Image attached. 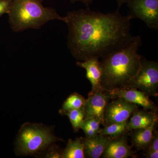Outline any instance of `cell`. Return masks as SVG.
Returning a JSON list of instances; mask_svg holds the SVG:
<instances>
[{
    "mask_svg": "<svg viewBox=\"0 0 158 158\" xmlns=\"http://www.w3.org/2000/svg\"><path fill=\"white\" fill-rule=\"evenodd\" d=\"M111 100L105 111V125L127 122L131 115L138 109L137 105L122 98H116Z\"/></svg>",
    "mask_w": 158,
    "mask_h": 158,
    "instance_id": "52a82bcc",
    "label": "cell"
},
{
    "mask_svg": "<svg viewBox=\"0 0 158 158\" xmlns=\"http://www.w3.org/2000/svg\"><path fill=\"white\" fill-rule=\"evenodd\" d=\"M127 6L132 19H141L150 29L158 30V0H132Z\"/></svg>",
    "mask_w": 158,
    "mask_h": 158,
    "instance_id": "8992f818",
    "label": "cell"
},
{
    "mask_svg": "<svg viewBox=\"0 0 158 158\" xmlns=\"http://www.w3.org/2000/svg\"><path fill=\"white\" fill-rule=\"evenodd\" d=\"M116 1L117 3H118V8L119 9V8L123 4H127V3L130 2L132 1V0H116Z\"/></svg>",
    "mask_w": 158,
    "mask_h": 158,
    "instance_id": "d4e9b609",
    "label": "cell"
},
{
    "mask_svg": "<svg viewBox=\"0 0 158 158\" xmlns=\"http://www.w3.org/2000/svg\"><path fill=\"white\" fill-rule=\"evenodd\" d=\"M64 115H66L69 118L74 131L75 132L78 131L79 130L81 129L82 125L85 120L83 109L70 110L66 112Z\"/></svg>",
    "mask_w": 158,
    "mask_h": 158,
    "instance_id": "ac0fdd59",
    "label": "cell"
},
{
    "mask_svg": "<svg viewBox=\"0 0 158 158\" xmlns=\"http://www.w3.org/2000/svg\"><path fill=\"white\" fill-rule=\"evenodd\" d=\"M85 101V98L81 94L77 93L72 94L63 102L62 108L59 110V113L64 115L70 110L83 109Z\"/></svg>",
    "mask_w": 158,
    "mask_h": 158,
    "instance_id": "2e32d148",
    "label": "cell"
},
{
    "mask_svg": "<svg viewBox=\"0 0 158 158\" xmlns=\"http://www.w3.org/2000/svg\"><path fill=\"white\" fill-rule=\"evenodd\" d=\"M45 150H48L47 153L46 155V157L62 158V150L59 149L56 145L52 144Z\"/></svg>",
    "mask_w": 158,
    "mask_h": 158,
    "instance_id": "ffe728a7",
    "label": "cell"
},
{
    "mask_svg": "<svg viewBox=\"0 0 158 158\" xmlns=\"http://www.w3.org/2000/svg\"><path fill=\"white\" fill-rule=\"evenodd\" d=\"M101 123L97 119L94 118H90L85 119L81 127V129L87 128L96 132L98 134L100 130Z\"/></svg>",
    "mask_w": 158,
    "mask_h": 158,
    "instance_id": "d6986e66",
    "label": "cell"
},
{
    "mask_svg": "<svg viewBox=\"0 0 158 158\" xmlns=\"http://www.w3.org/2000/svg\"><path fill=\"white\" fill-rule=\"evenodd\" d=\"M139 36H133L126 45L102 59V86L105 91L126 88L141 66Z\"/></svg>",
    "mask_w": 158,
    "mask_h": 158,
    "instance_id": "7a4b0ae2",
    "label": "cell"
},
{
    "mask_svg": "<svg viewBox=\"0 0 158 158\" xmlns=\"http://www.w3.org/2000/svg\"><path fill=\"white\" fill-rule=\"evenodd\" d=\"M134 152L128 144L125 135L112 139L102 156L104 158H127L134 156Z\"/></svg>",
    "mask_w": 158,
    "mask_h": 158,
    "instance_id": "7c38bea8",
    "label": "cell"
},
{
    "mask_svg": "<svg viewBox=\"0 0 158 158\" xmlns=\"http://www.w3.org/2000/svg\"><path fill=\"white\" fill-rule=\"evenodd\" d=\"M145 157L147 158H158V152H146V154H145Z\"/></svg>",
    "mask_w": 158,
    "mask_h": 158,
    "instance_id": "603a6c76",
    "label": "cell"
},
{
    "mask_svg": "<svg viewBox=\"0 0 158 158\" xmlns=\"http://www.w3.org/2000/svg\"><path fill=\"white\" fill-rule=\"evenodd\" d=\"M63 141L52 129L44 125L26 123L20 129L15 141V151L19 156L39 154L57 141Z\"/></svg>",
    "mask_w": 158,
    "mask_h": 158,
    "instance_id": "277c9868",
    "label": "cell"
},
{
    "mask_svg": "<svg viewBox=\"0 0 158 158\" xmlns=\"http://www.w3.org/2000/svg\"><path fill=\"white\" fill-rule=\"evenodd\" d=\"M11 5V0H0V17L6 13L9 14Z\"/></svg>",
    "mask_w": 158,
    "mask_h": 158,
    "instance_id": "44dd1931",
    "label": "cell"
},
{
    "mask_svg": "<svg viewBox=\"0 0 158 158\" xmlns=\"http://www.w3.org/2000/svg\"><path fill=\"white\" fill-rule=\"evenodd\" d=\"M145 149H146V152H158V135L156 131H155L152 140Z\"/></svg>",
    "mask_w": 158,
    "mask_h": 158,
    "instance_id": "7402d4cb",
    "label": "cell"
},
{
    "mask_svg": "<svg viewBox=\"0 0 158 158\" xmlns=\"http://www.w3.org/2000/svg\"><path fill=\"white\" fill-rule=\"evenodd\" d=\"M82 137L69 140L66 147L62 150V158H85L84 144Z\"/></svg>",
    "mask_w": 158,
    "mask_h": 158,
    "instance_id": "9a60e30c",
    "label": "cell"
},
{
    "mask_svg": "<svg viewBox=\"0 0 158 158\" xmlns=\"http://www.w3.org/2000/svg\"><path fill=\"white\" fill-rule=\"evenodd\" d=\"M112 140V138L109 136L100 134L90 138H83L85 157H100Z\"/></svg>",
    "mask_w": 158,
    "mask_h": 158,
    "instance_id": "8fae6325",
    "label": "cell"
},
{
    "mask_svg": "<svg viewBox=\"0 0 158 158\" xmlns=\"http://www.w3.org/2000/svg\"><path fill=\"white\" fill-rule=\"evenodd\" d=\"M72 3H74L76 2H81L84 3L85 6H87V7H89L90 4L93 2V0H70Z\"/></svg>",
    "mask_w": 158,
    "mask_h": 158,
    "instance_id": "cb8c5ba5",
    "label": "cell"
},
{
    "mask_svg": "<svg viewBox=\"0 0 158 158\" xmlns=\"http://www.w3.org/2000/svg\"><path fill=\"white\" fill-rule=\"evenodd\" d=\"M79 67L85 69L86 77L92 85V90L90 92L105 91L102 86V69L101 63L98 58H92L77 62Z\"/></svg>",
    "mask_w": 158,
    "mask_h": 158,
    "instance_id": "30bf717a",
    "label": "cell"
},
{
    "mask_svg": "<svg viewBox=\"0 0 158 158\" xmlns=\"http://www.w3.org/2000/svg\"><path fill=\"white\" fill-rule=\"evenodd\" d=\"M126 88H135L149 97H157L158 62L148 61L141 56L140 68L135 76L129 82Z\"/></svg>",
    "mask_w": 158,
    "mask_h": 158,
    "instance_id": "5b68a950",
    "label": "cell"
},
{
    "mask_svg": "<svg viewBox=\"0 0 158 158\" xmlns=\"http://www.w3.org/2000/svg\"><path fill=\"white\" fill-rule=\"evenodd\" d=\"M111 99L107 91L89 92L83 107L85 119L94 118L105 126L104 113L106 107Z\"/></svg>",
    "mask_w": 158,
    "mask_h": 158,
    "instance_id": "ba28073f",
    "label": "cell"
},
{
    "mask_svg": "<svg viewBox=\"0 0 158 158\" xmlns=\"http://www.w3.org/2000/svg\"><path fill=\"white\" fill-rule=\"evenodd\" d=\"M103 128L100 129L98 134L108 136L112 139L118 138L126 135L128 132L127 122L121 123H115L105 125Z\"/></svg>",
    "mask_w": 158,
    "mask_h": 158,
    "instance_id": "e0dca14e",
    "label": "cell"
},
{
    "mask_svg": "<svg viewBox=\"0 0 158 158\" xmlns=\"http://www.w3.org/2000/svg\"><path fill=\"white\" fill-rule=\"evenodd\" d=\"M157 122L158 119H156L148 127L133 130L134 131L131 135L132 142L137 149L147 148L152 140Z\"/></svg>",
    "mask_w": 158,
    "mask_h": 158,
    "instance_id": "5bb4252c",
    "label": "cell"
},
{
    "mask_svg": "<svg viewBox=\"0 0 158 158\" xmlns=\"http://www.w3.org/2000/svg\"><path fill=\"white\" fill-rule=\"evenodd\" d=\"M68 46L79 61L103 58L126 45L132 39L131 15L123 16L118 10L105 13L87 9L68 11Z\"/></svg>",
    "mask_w": 158,
    "mask_h": 158,
    "instance_id": "6da1fadb",
    "label": "cell"
},
{
    "mask_svg": "<svg viewBox=\"0 0 158 158\" xmlns=\"http://www.w3.org/2000/svg\"><path fill=\"white\" fill-rule=\"evenodd\" d=\"M156 119H158L157 112L138 109L133 113L129 121H127L129 131L148 127Z\"/></svg>",
    "mask_w": 158,
    "mask_h": 158,
    "instance_id": "4fadbf2b",
    "label": "cell"
},
{
    "mask_svg": "<svg viewBox=\"0 0 158 158\" xmlns=\"http://www.w3.org/2000/svg\"><path fill=\"white\" fill-rule=\"evenodd\" d=\"M111 99H123L129 102L139 105L144 110L157 112V107L149 98V96L141 90L135 88H123L107 91Z\"/></svg>",
    "mask_w": 158,
    "mask_h": 158,
    "instance_id": "9c48e42d",
    "label": "cell"
},
{
    "mask_svg": "<svg viewBox=\"0 0 158 158\" xmlns=\"http://www.w3.org/2000/svg\"><path fill=\"white\" fill-rule=\"evenodd\" d=\"M43 0H11L9 22L11 29L18 32L28 29H40L47 23L59 20L65 22L55 9L46 8Z\"/></svg>",
    "mask_w": 158,
    "mask_h": 158,
    "instance_id": "3957f363",
    "label": "cell"
}]
</instances>
